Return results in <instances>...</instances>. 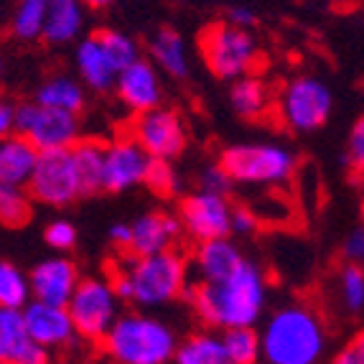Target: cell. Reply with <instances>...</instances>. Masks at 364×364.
<instances>
[{"label":"cell","mask_w":364,"mask_h":364,"mask_svg":"<svg viewBox=\"0 0 364 364\" xmlns=\"http://www.w3.org/2000/svg\"><path fill=\"white\" fill-rule=\"evenodd\" d=\"M196 316L212 328L255 326L265 309V275L255 262L242 260L217 283H196L186 288Z\"/></svg>","instance_id":"1"},{"label":"cell","mask_w":364,"mask_h":364,"mask_svg":"<svg viewBox=\"0 0 364 364\" xmlns=\"http://www.w3.org/2000/svg\"><path fill=\"white\" fill-rule=\"evenodd\" d=\"M188 265L186 257L176 250L156 255L125 260L112 270L109 286L120 301H133L138 306H164L186 293Z\"/></svg>","instance_id":"2"},{"label":"cell","mask_w":364,"mask_h":364,"mask_svg":"<svg viewBox=\"0 0 364 364\" xmlns=\"http://www.w3.org/2000/svg\"><path fill=\"white\" fill-rule=\"evenodd\" d=\"M326 349V326L309 306H283L260 334V357L267 364H318Z\"/></svg>","instance_id":"3"},{"label":"cell","mask_w":364,"mask_h":364,"mask_svg":"<svg viewBox=\"0 0 364 364\" xmlns=\"http://www.w3.org/2000/svg\"><path fill=\"white\" fill-rule=\"evenodd\" d=\"M115 364H168L176 352V334L166 321L148 314L117 316L102 339Z\"/></svg>","instance_id":"4"},{"label":"cell","mask_w":364,"mask_h":364,"mask_svg":"<svg viewBox=\"0 0 364 364\" xmlns=\"http://www.w3.org/2000/svg\"><path fill=\"white\" fill-rule=\"evenodd\" d=\"M199 51L219 79L247 77L257 64V43L250 31L235 28L230 23H214L201 31Z\"/></svg>","instance_id":"5"},{"label":"cell","mask_w":364,"mask_h":364,"mask_svg":"<svg viewBox=\"0 0 364 364\" xmlns=\"http://www.w3.org/2000/svg\"><path fill=\"white\" fill-rule=\"evenodd\" d=\"M219 168L230 181L240 183H280L288 181L296 171V156L280 146H232L219 158Z\"/></svg>","instance_id":"6"},{"label":"cell","mask_w":364,"mask_h":364,"mask_svg":"<svg viewBox=\"0 0 364 364\" xmlns=\"http://www.w3.org/2000/svg\"><path fill=\"white\" fill-rule=\"evenodd\" d=\"M64 309L72 318L74 334L90 341H102L117 318L120 298L115 296L107 278H79Z\"/></svg>","instance_id":"7"},{"label":"cell","mask_w":364,"mask_h":364,"mask_svg":"<svg viewBox=\"0 0 364 364\" xmlns=\"http://www.w3.org/2000/svg\"><path fill=\"white\" fill-rule=\"evenodd\" d=\"M331 107H334V95L328 85L311 74L293 79L280 97V117L296 133L323 128L331 115Z\"/></svg>","instance_id":"8"},{"label":"cell","mask_w":364,"mask_h":364,"mask_svg":"<svg viewBox=\"0 0 364 364\" xmlns=\"http://www.w3.org/2000/svg\"><path fill=\"white\" fill-rule=\"evenodd\" d=\"M16 133L36 151H64L79 140V120L64 109L26 102L16 105Z\"/></svg>","instance_id":"9"},{"label":"cell","mask_w":364,"mask_h":364,"mask_svg":"<svg viewBox=\"0 0 364 364\" xmlns=\"http://www.w3.org/2000/svg\"><path fill=\"white\" fill-rule=\"evenodd\" d=\"M31 199L49 204V207H67L79 199V183L74 176V166L69 148L64 151H38L36 164L26 183Z\"/></svg>","instance_id":"10"},{"label":"cell","mask_w":364,"mask_h":364,"mask_svg":"<svg viewBox=\"0 0 364 364\" xmlns=\"http://www.w3.org/2000/svg\"><path fill=\"white\" fill-rule=\"evenodd\" d=\"M130 138L156 161H171L186 146V130L181 117L168 107H153L138 112Z\"/></svg>","instance_id":"11"},{"label":"cell","mask_w":364,"mask_h":364,"mask_svg":"<svg viewBox=\"0 0 364 364\" xmlns=\"http://www.w3.org/2000/svg\"><path fill=\"white\" fill-rule=\"evenodd\" d=\"M153 158L135 143L130 135L112 140L105 146V161H102V191L122 194L128 188H135L146 181L148 166Z\"/></svg>","instance_id":"12"},{"label":"cell","mask_w":364,"mask_h":364,"mask_svg":"<svg viewBox=\"0 0 364 364\" xmlns=\"http://www.w3.org/2000/svg\"><path fill=\"white\" fill-rule=\"evenodd\" d=\"M230 212L232 207L227 204V196L196 191L181 201L178 225L181 232L194 237L196 242L219 240V237H230Z\"/></svg>","instance_id":"13"},{"label":"cell","mask_w":364,"mask_h":364,"mask_svg":"<svg viewBox=\"0 0 364 364\" xmlns=\"http://www.w3.org/2000/svg\"><path fill=\"white\" fill-rule=\"evenodd\" d=\"M112 90L117 92L120 102L133 109L135 115L146 112V109L161 107V100H164V87H161L158 69L143 56L117 72Z\"/></svg>","instance_id":"14"},{"label":"cell","mask_w":364,"mask_h":364,"mask_svg":"<svg viewBox=\"0 0 364 364\" xmlns=\"http://www.w3.org/2000/svg\"><path fill=\"white\" fill-rule=\"evenodd\" d=\"M77 283L79 270L69 257H49L38 262L28 275L31 298L49 306H67Z\"/></svg>","instance_id":"15"},{"label":"cell","mask_w":364,"mask_h":364,"mask_svg":"<svg viewBox=\"0 0 364 364\" xmlns=\"http://www.w3.org/2000/svg\"><path fill=\"white\" fill-rule=\"evenodd\" d=\"M23 314V326L26 334L33 344L43 346V349H59L74 341V326L64 306H49L38 304V301H28L21 309Z\"/></svg>","instance_id":"16"},{"label":"cell","mask_w":364,"mask_h":364,"mask_svg":"<svg viewBox=\"0 0 364 364\" xmlns=\"http://www.w3.org/2000/svg\"><path fill=\"white\" fill-rule=\"evenodd\" d=\"M178 237H181L178 217H171V214H164V212L140 214L133 225H130L128 252L135 257L166 252V250H173Z\"/></svg>","instance_id":"17"},{"label":"cell","mask_w":364,"mask_h":364,"mask_svg":"<svg viewBox=\"0 0 364 364\" xmlns=\"http://www.w3.org/2000/svg\"><path fill=\"white\" fill-rule=\"evenodd\" d=\"M245 257L240 255L237 245L230 242V237H219V240H207L199 242L194 252V273L196 283H217L227 278Z\"/></svg>","instance_id":"18"},{"label":"cell","mask_w":364,"mask_h":364,"mask_svg":"<svg viewBox=\"0 0 364 364\" xmlns=\"http://www.w3.org/2000/svg\"><path fill=\"white\" fill-rule=\"evenodd\" d=\"M74 61H77V72H79V79L90 87L92 92H109L115 87V67L109 64V59L105 56L102 46H100L97 36L92 33L87 36L85 41H79L77 46V54H74Z\"/></svg>","instance_id":"19"},{"label":"cell","mask_w":364,"mask_h":364,"mask_svg":"<svg viewBox=\"0 0 364 364\" xmlns=\"http://www.w3.org/2000/svg\"><path fill=\"white\" fill-rule=\"evenodd\" d=\"M38 151L18 133L0 138V183L26 186Z\"/></svg>","instance_id":"20"},{"label":"cell","mask_w":364,"mask_h":364,"mask_svg":"<svg viewBox=\"0 0 364 364\" xmlns=\"http://www.w3.org/2000/svg\"><path fill=\"white\" fill-rule=\"evenodd\" d=\"M69 158L74 166V176L79 183V194L92 196L102 191V161H105V143L100 140H82L79 138L69 148Z\"/></svg>","instance_id":"21"},{"label":"cell","mask_w":364,"mask_h":364,"mask_svg":"<svg viewBox=\"0 0 364 364\" xmlns=\"http://www.w3.org/2000/svg\"><path fill=\"white\" fill-rule=\"evenodd\" d=\"M85 23V6L79 0H46V21L43 33L49 43H67L74 41Z\"/></svg>","instance_id":"22"},{"label":"cell","mask_w":364,"mask_h":364,"mask_svg":"<svg viewBox=\"0 0 364 364\" xmlns=\"http://www.w3.org/2000/svg\"><path fill=\"white\" fill-rule=\"evenodd\" d=\"M151 56L153 67L166 72L173 79H186L188 77V59H186V43H183L181 33L173 28H161L156 36L151 38Z\"/></svg>","instance_id":"23"},{"label":"cell","mask_w":364,"mask_h":364,"mask_svg":"<svg viewBox=\"0 0 364 364\" xmlns=\"http://www.w3.org/2000/svg\"><path fill=\"white\" fill-rule=\"evenodd\" d=\"M33 102L41 105V107L64 109V112L79 115L85 109V87L69 74H56V77H49L38 87Z\"/></svg>","instance_id":"24"},{"label":"cell","mask_w":364,"mask_h":364,"mask_svg":"<svg viewBox=\"0 0 364 364\" xmlns=\"http://www.w3.org/2000/svg\"><path fill=\"white\" fill-rule=\"evenodd\" d=\"M173 359L176 364H232L222 346V339L212 331H201L176 344Z\"/></svg>","instance_id":"25"},{"label":"cell","mask_w":364,"mask_h":364,"mask_svg":"<svg viewBox=\"0 0 364 364\" xmlns=\"http://www.w3.org/2000/svg\"><path fill=\"white\" fill-rule=\"evenodd\" d=\"M219 339L232 364H257L260 359V334L252 326L225 328Z\"/></svg>","instance_id":"26"},{"label":"cell","mask_w":364,"mask_h":364,"mask_svg":"<svg viewBox=\"0 0 364 364\" xmlns=\"http://www.w3.org/2000/svg\"><path fill=\"white\" fill-rule=\"evenodd\" d=\"M232 107L240 117H260L267 109V92L260 79L255 77H240L235 79L232 87Z\"/></svg>","instance_id":"27"},{"label":"cell","mask_w":364,"mask_h":364,"mask_svg":"<svg viewBox=\"0 0 364 364\" xmlns=\"http://www.w3.org/2000/svg\"><path fill=\"white\" fill-rule=\"evenodd\" d=\"M28 341L23 314L18 309H0V362L11 364Z\"/></svg>","instance_id":"28"},{"label":"cell","mask_w":364,"mask_h":364,"mask_svg":"<svg viewBox=\"0 0 364 364\" xmlns=\"http://www.w3.org/2000/svg\"><path fill=\"white\" fill-rule=\"evenodd\" d=\"M43 21H46V0H18L11 21L13 36L21 41H36L43 33Z\"/></svg>","instance_id":"29"},{"label":"cell","mask_w":364,"mask_h":364,"mask_svg":"<svg viewBox=\"0 0 364 364\" xmlns=\"http://www.w3.org/2000/svg\"><path fill=\"white\" fill-rule=\"evenodd\" d=\"M102 46L105 56L109 59V64L115 67V72L125 69L128 64H133L135 59H140V46L133 36L122 33V31H112V28H102L95 33Z\"/></svg>","instance_id":"30"},{"label":"cell","mask_w":364,"mask_h":364,"mask_svg":"<svg viewBox=\"0 0 364 364\" xmlns=\"http://www.w3.org/2000/svg\"><path fill=\"white\" fill-rule=\"evenodd\" d=\"M31 301L28 278L13 262L0 260V309H23Z\"/></svg>","instance_id":"31"},{"label":"cell","mask_w":364,"mask_h":364,"mask_svg":"<svg viewBox=\"0 0 364 364\" xmlns=\"http://www.w3.org/2000/svg\"><path fill=\"white\" fill-rule=\"evenodd\" d=\"M31 219V196L26 186L0 183V225L23 227Z\"/></svg>","instance_id":"32"},{"label":"cell","mask_w":364,"mask_h":364,"mask_svg":"<svg viewBox=\"0 0 364 364\" xmlns=\"http://www.w3.org/2000/svg\"><path fill=\"white\" fill-rule=\"evenodd\" d=\"M339 298L349 314H362L364 309V270L362 265L346 262L339 273Z\"/></svg>","instance_id":"33"},{"label":"cell","mask_w":364,"mask_h":364,"mask_svg":"<svg viewBox=\"0 0 364 364\" xmlns=\"http://www.w3.org/2000/svg\"><path fill=\"white\" fill-rule=\"evenodd\" d=\"M146 183L151 191H156L158 196H173L178 191V176L173 166L168 161H156L153 158L151 166H148V173H146Z\"/></svg>","instance_id":"34"},{"label":"cell","mask_w":364,"mask_h":364,"mask_svg":"<svg viewBox=\"0 0 364 364\" xmlns=\"http://www.w3.org/2000/svg\"><path fill=\"white\" fill-rule=\"evenodd\" d=\"M43 237H46V245L59 250V252H67V250H72L77 245V230H74V225L67 222V219H54L46 227Z\"/></svg>","instance_id":"35"},{"label":"cell","mask_w":364,"mask_h":364,"mask_svg":"<svg viewBox=\"0 0 364 364\" xmlns=\"http://www.w3.org/2000/svg\"><path fill=\"white\" fill-rule=\"evenodd\" d=\"M199 183H201V191H209V194H217V196H227V191L232 186L230 176L219 166H212V168L204 171Z\"/></svg>","instance_id":"36"},{"label":"cell","mask_w":364,"mask_h":364,"mask_svg":"<svg viewBox=\"0 0 364 364\" xmlns=\"http://www.w3.org/2000/svg\"><path fill=\"white\" fill-rule=\"evenodd\" d=\"M346 164L354 168L364 166V122H354L352 133H349V143H346Z\"/></svg>","instance_id":"37"},{"label":"cell","mask_w":364,"mask_h":364,"mask_svg":"<svg viewBox=\"0 0 364 364\" xmlns=\"http://www.w3.org/2000/svg\"><path fill=\"white\" fill-rule=\"evenodd\" d=\"M257 230V217L255 212H250L247 207H235L230 212V232L237 235H250Z\"/></svg>","instance_id":"38"},{"label":"cell","mask_w":364,"mask_h":364,"mask_svg":"<svg viewBox=\"0 0 364 364\" xmlns=\"http://www.w3.org/2000/svg\"><path fill=\"white\" fill-rule=\"evenodd\" d=\"M344 260L352 265H362L364 260V227H354L344 240Z\"/></svg>","instance_id":"39"},{"label":"cell","mask_w":364,"mask_h":364,"mask_svg":"<svg viewBox=\"0 0 364 364\" xmlns=\"http://www.w3.org/2000/svg\"><path fill=\"white\" fill-rule=\"evenodd\" d=\"M331 364H364V339L362 336L349 341V344L331 359Z\"/></svg>","instance_id":"40"},{"label":"cell","mask_w":364,"mask_h":364,"mask_svg":"<svg viewBox=\"0 0 364 364\" xmlns=\"http://www.w3.org/2000/svg\"><path fill=\"white\" fill-rule=\"evenodd\" d=\"M16 133V102L0 95V138Z\"/></svg>","instance_id":"41"},{"label":"cell","mask_w":364,"mask_h":364,"mask_svg":"<svg viewBox=\"0 0 364 364\" xmlns=\"http://www.w3.org/2000/svg\"><path fill=\"white\" fill-rule=\"evenodd\" d=\"M11 364H49V349L28 341Z\"/></svg>","instance_id":"42"},{"label":"cell","mask_w":364,"mask_h":364,"mask_svg":"<svg viewBox=\"0 0 364 364\" xmlns=\"http://www.w3.org/2000/svg\"><path fill=\"white\" fill-rule=\"evenodd\" d=\"M227 23L235 26V28L247 31V28H252V26L257 23V16H255V11H252V8L235 6V8H230V13H227Z\"/></svg>","instance_id":"43"},{"label":"cell","mask_w":364,"mask_h":364,"mask_svg":"<svg viewBox=\"0 0 364 364\" xmlns=\"http://www.w3.org/2000/svg\"><path fill=\"white\" fill-rule=\"evenodd\" d=\"M109 242L115 245V247H120V250H128V245H130V225H125V222H117V225L109 227Z\"/></svg>","instance_id":"44"},{"label":"cell","mask_w":364,"mask_h":364,"mask_svg":"<svg viewBox=\"0 0 364 364\" xmlns=\"http://www.w3.org/2000/svg\"><path fill=\"white\" fill-rule=\"evenodd\" d=\"M82 6H87V8H92V11H105V8H109L115 0H79Z\"/></svg>","instance_id":"45"},{"label":"cell","mask_w":364,"mask_h":364,"mask_svg":"<svg viewBox=\"0 0 364 364\" xmlns=\"http://www.w3.org/2000/svg\"><path fill=\"white\" fill-rule=\"evenodd\" d=\"M0 72H3V64H0Z\"/></svg>","instance_id":"46"},{"label":"cell","mask_w":364,"mask_h":364,"mask_svg":"<svg viewBox=\"0 0 364 364\" xmlns=\"http://www.w3.org/2000/svg\"><path fill=\"white\" fill-rule=\"evenodd\" d=\"M0 364H3V362H0Z\"/></svg>","instance_id":"47"}]
</instances>
